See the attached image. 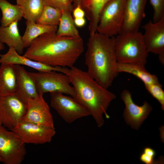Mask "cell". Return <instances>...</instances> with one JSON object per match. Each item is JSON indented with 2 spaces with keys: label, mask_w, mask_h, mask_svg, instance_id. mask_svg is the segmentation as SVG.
Returning a JSON list of instances; mask_svg holds the SVG:
<instances>
[{
  "label": "cell",
  "mask_w": 164,
  "mask_h": 164,
  "mask_svg": "<svg viewBox=\"0 0 164 164\" xmlns=\"http://www.w3.org/2000/svg\"><path fill=\"white\" fill-rule=\"evenodd\" d=\"M145 88L150 94L159 103L164 110V91L160 84H145Z\"/></svg>",
  "instance_id": "cell-26"
},
{
  "label": "cell",
  "mask_w": 164,
  "mask_h": 164,
  "mask_svg": "<svg viewBox=\"0 0 164 164\" xmlns=\"http://www.w3.org/2000/svg\"><path fill=\"white\" fill-rule=\"evenodd\" d=\"M114 36L97 32L90 34L85 63L89 75L98 84L108 89L118 74Z\"/></svg>",
  "instance_id": "cell-3"
},
{
  "label": "cell",
  "mask_w": 164,
  "mask_h": 164,
  "mask_svg": "<svg viewBox=\"0 0 164 164\" xmlns=\"http://www.w3.org/2000/svg\"><path fill=\"white\" fill-rule=\"evenodd\" d=\"M62 12L58 9L44 5L41 14L36 22L43 25L58 26Z\"/></svg>",
  "instance_id": "cell-25"
},
{
  "label": "cell",
  "mask_w": 164,
  "mask_h": 164,
  "mask_svg": "<svg viewBox=\"0 0 164 164\" xmlns=\"http://www.w3.org/2000/svg\"><path fill=\"white\" fill-rule=\"evenodd\" d=\"M118 63L138 64L145 67L148 53L143 34L139 31L119 34L115 39Z\"/></svg>",
  "instance_id": "cell-4"
},
{
  "label": "cell",
  "mask_w": 164,
  "mask_h": 164,
  "mask_svg": "<svg viewBox=\"0 0 164 164\" xmlns=\"http://www.w3.org/2000/svg\"><path fill=\"white\" fill-rule=\"evenodd\" d=\"M117 70L118 73H126L136 76L144 83V85L160 84L156 75L148 72L145 67L138 64L118 63Z\"/></svg>",
  "instance_id": "cell-21"
},
{
  "label": "cell",
  "mask_w": 164,
  "mask_h": 164,
  "mask_svg": "<svg viewBox=\"0 0 164 164\" xmlns=\"http://www.w3.org/2000/svg\"><path fill=\"white\" fill-rule=\"evenodd\" d=\"M26 23V29L22 36L24 48H28L39 36L47 32H56L58 26L40 24L30 20H27Z\"/></svg>",
  "instance_id": "cell-20"
},
{
  "label": "cell",
  "mask_w": 164,
  "mask_h": 164,
  "mask_svg": "<svg viewBox=\"0 0 164 164\" xmlns=\"http://www.w3.org/2000/svg\"><path fill=\"white\" fill-rule=\"evenodd\" d=\"M0 9L2 13L1 26H6L23 17L22 10L17 4L13 5L7 0H0Z\"/></svg>",
  "instance_id": "cell-23"
},
{
  "label": "cell",
  "mask_w": 164,
  "mask_h": 164,
  "mask_svg": "<svg viewBox=\"0 0 164 164\" xmlns=\"http://www.w3.org/2000/svg\"><path fill=\"white\" fill-rule=\"evenodd\" d=\"M2 125V123H1V121L0 120V125Z\"/></svg>",
  "instance_id": "cell-34"
},
{
  "label": "cell",
  "mask_w": 164,
  "mask_h": 164,
  "mask_svg": "<svg viewBox=\"0 0 164 164\" xmlns=\"http://www.w3.org/2000/svg\"><path fill=\"white\" fill-rule=\"evenodd\" d=\"M0 162H3V160L0 157Z\"/></svg>",
  "instance_id": "cell-33"
},
{
  "label": "cell",
  "mask_w": 164,
  "mask_h": 164,
  "mask_svg": "<svg viewBox=\"0 0 164 164\" xmlns=\"http://www.w3.org/2000/svg\"><path fill=\"white\" fill-rule=\"evenodd\" d=\"M16 4L22 9L23 17L36 22L40 17L44 5L43 0H16Z\"/></svg>",
  "instance_id": "cell-22"
},
{
  "label": "cell",
  "mask_w": 164,
  "mask_h": 164,
  "mask_svg": "<svg viewBox=\"0 0 164 164\" xmlns=\"http://www.w3.org/2000/svg\"><path fill=\"white\" fill-rule=\"evenodd\" d=\"M29 73L35 82L39 94L58 92L74 96L73 88L67 74L54 71Z\"/></svg>",
  "instance_id": "cell-6"
},
{
  "label": "cell",
  "mask_w": 164,
  "mask_h": 164,
  "mask_svg": "<svg viewBox=\"0 0 164 164\" xmlns=\"http://www.w3.org/2000/svg\"><path fill=\"white\" fill-rule=\"evenodd\" d=\"M74 18H84L85 16L84 10L79 6L75 7L72 12Z\"/></svg>",
  "instance_id": "cell-30"
},
{
  "label": "cell",
  "mask_w": 164,
  "mask_h": 164,
  "mask_svg": "<svg viewBox=\"0 0 164 164\" xmlns=\"http://www.w3.org/2000/svg\"><path fill=\"white\" fill-rule=\"evenodd\" d=\"M72 13L62 12L57 30V35L61 36L78 37L80 36L75 25Z\"/></svg>",
  "instance_id": "cell-24"
},
{
  "label": "cell",
  "mask_w": 164,
  "mask_h": 164,
  "mask_svg": "<svg viewBox=\"0 0 164 164\" xmlns=\"http://www.w3.org/2000/svg\"><path fill=\"white\" fill-rule=\"evenodd\" d=\"M16 75L15 65L1 64L0 66V96L15 93Z\"/></svg>",
  "instance_id": "cell-19"
},
{
  "label": "cell",
  "mask_w": 164,
  "mask_h": 164,
  "mask_svg": "<svg viewBox=\"0 0 164 164\" xmlns=\"http://www.w3.org/2000/svg\"><path fill=\"white\" fill-rule=\"evenodd\" d=\"M56 32L44 34L33 40L23 55L53 67L71 68L84 51L82 38L61 36Z\"/></svg>",
  "instance_id": "cell-1"
},
{
  "label": "cell",
  "mask_w": 164,
  "mask_h": 164,
  "mask_svg": "<svg viewBox=\"0 0 164 164\" xmlns=\"http://www.w3.org/2000/svg\"><path fill=\"white\" fill-rule=\"evenodd\" d=\"M147 0H126L125 15L119 34L138 31L145 16Z\"/></svg>",
  "instance_id": "cell-14"
},
{
  "label": "cell",
  "mask_w": 164,
  "mask_h": 164,
  "mask_svg": "<svg viewBox=\"0 0 164 164\" xmlns=\"http://www.w3.org/2000/svg\"><path fill=\"white\" fill-rule=\"evenodd\" d=\"M0 64L23 65L33 68L39 72L54 71L60 72L61 67H52L35 61L19 54L15 49L9 48L8 52L0 54Z\"/></svg>",
  "instance_id": "cell-17"
},
{
  "label": "cell",
  "mask_w": 164,
  "mask_h": 164,
  "mask_svg": "<svg viewBox=\"0 0 164 164\" xmlns=\"http://www.w3.org/2000/svg\"><path fill=\"white\" fill-rule=\"evenodd\" d=\"M26 111L22 121L41 126L54 128L53 116L43 95L39 94L27 102Z\"/></svg>",
  "instance_id": "cell-12"
},
{
  "label": "cell",
  "mask_w": 164,
  "mask_h": 164,
  "mask_svg": "<svg viewBox=\"0 0 164 164\" xmlns=\"http://www.w3.org/2000/svg\"><path fill=\"white\" fill-rule=\"evenodd\" d=\"M18 21L14 22L6 26H0V42L22 54L25 48L22 36L18 26Z\"/></svg>",
  "instance_id": "cell-18"
},
{
  "label": "cell",
  "mask_w": 164,
  "mask_h": 164,
  "mask_svg": "<svg viewBox=\"0 0 164 164\" xmlns=\"http://www.w3.org/2000/svg\"><path fill=\"white\" fill-rule=\"evenodd\" d=\"M60 72L67 75L74 91L73 97L90 112L98 128L104 122L103 115L110 116L107 110L115 95L98 84L87 72L73 66L61 67Z\"/></svg>",
  "instance_id": "cell-2"
},
{
  "label": "cell",
  "mask_w": 164,
  "mask_h": 164,
  "mask_svg": "<svg viewBox=\"0 0 164 164\" xmlns=\"http://www.w3.org/2000/svg\"><path fill=\"white\" fill-rule=\"evenodd\" d=\"M27 108V104L15 94L0 96V119L2 125L12 130L23 120Z\"/></svg>",
  "instance_id": "cell-9"
},
{
  "label": "cell",
  "mask_w": 164,
  "mask_h": 164,
  "mask_svg": "<svg viewBox=\"0 0 164 164\" xmlns=\"http://www.w3.org/2000/svg\"><path fill=\"white\" fill-rule=\"evenodd\" d=\"M121 96L125 105L123 113L125 121L133 129L138 130L152 111V107L146 101L142 106L136 104L131 92L127 89L122 91Z\"/></svg>",
  "instance_id": "cell-11"
},
{
  "label": "cell",
  "mask_w": 164,
  "mask_h": 164,
  "mask_svg": "<svg viewBox=\"0 0 164 164\" xmlns=\"http://www.w3.org/2000/svg\"><path fill=\"white\" fill-rule=\"evenodd\" d=\"M44 5L58 9L62 12L72 13L73 8L70 0H43Z\"/></svg>",
  "instance_id": "cell-27"
},
{
  "label": "cell",
  "mask_w": 164,
  "mask_h": 164,
  "mask_svg": "<svg viewBox=\"0 0 164 164\" xmlns=\"http://www.w3.org/2000/svg\"><path fill=\"white\" fill-rule=\"evenodd\" d=\"M50 105L66 123L91 115L88 111L73 97L58 92L50 93Z\"/></svg>",
  "instance_id": "cell-8"
},
{
  "label": "cell",
  "mask_w": 164,
  "mask_h": 164,
  "mask_svg": "<svg viewBox=\"0 0 164 164\" xmlns=\"http://www.w3.org/2000/svg\"><path fill=\"white\" fill-rule=\"evenodd\" d=\"M16 75V86L15 94L23 102L32 99L39 94L35 82L24 67L15 65Z\"/></svg>",
  "instance_id": "cell-15"
},
{
  "label": "cell",
  "mask_w": 164,
  "mask_h": 164,
  "mask_svg": "<svg viewBox=\"0 0 164 164\" xmlns=\"http://www.w3.org/2000/svg\"><path fill=\"white\" fill-rule=\"evenodd\" d=\"M110 0H70L73 9L79 6L85 12V16L89 21L88 29L90 34L96 32L100 13Z\"/></svg>",
  "instance_id": "cell-16"
},
{
  "label": "cell",
  "mask_w": 164,
  "mask_h": 164,
  "mask_svg": "<svg viewBox=\"0 0 164 164\" xmlns=\"http://www.w3.org/2000/svg\"><path fill=\"white\" fill-rule=\"evenodd\" d=\"M126 0H110L100 15L96 32L109 36L118 34L124 19Z\"/></svg>",
  "instance_id": "cell-5"
},
{
  "label": "cell",
  "mask_w": 164,
  "mask_h": 164,
  "mask_svg": "<svg viewBox=\"0 0 164 164\" xmlns=\"http://www.w3.org/2000/svg\"><path fill=\"white\" fill-rule=\"evenodd\" d=\"M144 33L143 40L148 53L158 55L164 58V17L154 22L150 20L142 26Z\"/></svg>",
  "instance_id": "cell-13"
},
{
  "label": "cell",
  "mask_w": 164,
  "mask_h": 164,
  "mask_svg": "<svg viewBox=\"0 0 164 164\" xmlns=\"http://www.w3.org/2000/svg\"><path fill=\"white\" fill-rule=\"evenodd\" d=\"M5 47L3 43L0 42V51L5 49Z\"/></svg>",
  "instance_id": "cell-32"
},
{
  "label": "cell",
  "mask_w": 164,
  "mask_h": 164,
  "mask_svg": "<svg viewBox=\"0 0 164 164\" xmlns=\"http://www.w3.org/2000/svg\"><path fill=\"white\" fill-rule=\"evenodd\" d=\"M153 10L152 22H156L164 17V0H149Z\"/></svg>",
  "instance_id": "cell-28"
},
{
  "label": "cell",
  "mask_w": 164,
  "mask_h": 164,
  "mask_svg": "<svg viewBox=\"0 0 164 164\" xmlns=\"http://www.w3.org/2000/svg\"><path fill=\"white\" fill-rule=\"evenodd\" d=\"M74 24L76 27H81L84 26L86 23V20L84 18H74Z\"/></svg>",
  "instance_id": "cell-31"
},
{
  "label": "cell",
  "mask_w": 164,
  "mask_h": 164,
  "mask_svg": "<svg viewBox=\"0 0 164 164\" xmlns=\"http://www.w3.org/2000/svg\"><path fill=\"white\" fill-rule=\"evenodd\" d=\"M154 156L142 152L140 155L139 159L140 161L146 164H153L155 163Z\"/></svg>",
  "instance_id": "cell-29"
},
{
  "label": "cell",
  "mask_w": 164,
  "mask_h": 164,
  "mask_svg": "<svg viewBox=\"0 0 164 164\" xmlns=\"http://www.w3.org/2000/svg\"><path fill=\"white\" fill-rule=\"evenodd\" d=\"M26 154L25 144L13 131L0 125V157L5 164H21Z\"/></svg>",
  "instance_id": "cell-7"
},
{
  "label": "cell",
  "mask_w": 164,
  "mask_h": 164,
  "mask_svg": "<svg viewBox=\"0 0 164 164\" xmlns=\"http://www.w3.org/2000/svg\"><path fill=\"white\" fill-rule=\"evenodd\" d=\"M11 130L25 144L35 145L50 142L56 133L55 128L43 126L24 121Z\"/></svg>",
  "instance_id": "cell-10"
}]
</instances>
